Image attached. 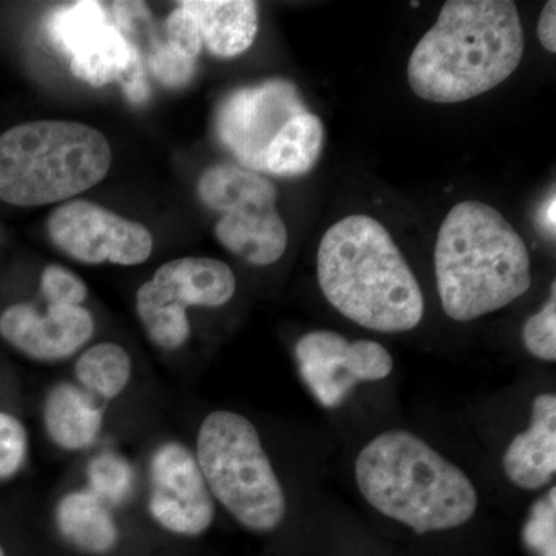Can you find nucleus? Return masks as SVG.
<instances>
[{"mask_svg": "<svg viewBox=\"0 0 556 556\" xmlns=\"http://www.w3.org/2000/svg\"><path fill=\"white\" fill-rule=\"evenodd\" d=\"M525 31L510 0H448L408 62L413 93L457 104L495 89L521 64Z\"/></svg>", "mask_w": 556, "mask_h": 556, "instance_id": "1", "label": "nucleus"}, {"mask_svg": "<svg viewBox=\"0 0 556 556\" xmlns=\"http://www.w3.org/2000/svg\"><path fill=\"white\" fill-rule=\"evenodd\" d=\"M317 277L332 308L361 327L405 332L422 321L426 300L415 273L390 232L368 215H350L325 232Z\"/></svg>", "mask_w": 556, "mask_h": 556, "instance_id": "2", "label": "nucleus"}, {"mask_svg": "<svg viewBox=\"0 0 556 556\" xmlns=\"http://www.w3.org/2000/svg\"><path fill=\"white\" fill-rule=\"evenodd\" d=\"M434 270L442 308L456 321L506 308L532 287L526 241L481 201H463L448 212L438 232Z\"/></svg>", "mask_w": 556, "mask_h": 556, "instance_id": "3", "label": "nucleus"}, {"mask_svg": "<svg viewBox=\"0 0 556 556\" xmlns=\"http://www.w3.org/2000/svg\"><path fill=\"white\" fill-rule=\"evenodd\" d=\"M354 475L369 506L417 535L457 529L477 515L471 479L412 431L390 430L369 441Z\"/></svg>", "mask_w": 556, "mask_h": 556, "instance_id": "4", "label": "nucleus"}, {"mask_svg": "<svg viewBox=\"0 0 556 556\" xmlns=\"http://www.w3.org/2000/svg\"><path fill=\"white\" fill-rule=\"evenodd\" d=\"M112 148L94 127L33 121L0 135V201L30 207L60 203L108 177Z\"/></svg>", "mask_w": 556, "mask_h": 556, "instance_id": "5", "label": "nucleus"}, {"mask_svg": "<svg viewBox=\"0 0 556 556\" xmlns=\"http://www.w3.org/2000/svg\"><path fill=\"white\" fill-rule=\"evenodd\" d=\"M195 457L212 497L241 526L257 533L281 526L287 495L251 420L225 409L211 413L201 424Z\"/></svg>", "mask_w": 556, "mask_h": 556, "instance_id": "6", "label": "nucleus"}, {"mask_svg": "<svg viewBox=\"0 0 556 556\" xmlns=\"http://www.w3.org/2000/svg\"><path fill=\"white\" fill-rule=\"evenodd\" d=\"M199 195L222 214L215 237L232 254L252 265L268 266L287 251L288 229L276 207V186L257 172L215 164L201 175Z\"/></svg>", "mask_w": 556, "mask_h": 556, "instance_id": "7", "label": "nucleus"}, {"mask_svg": "<svg viewBox=\"0 0 556 556\" xmlns=\"http://www.w3.org/2000/svg\"><path fill=\"white\" fill-rule=\"evenodd\" d=\"M47 230L54 247L87 265L134 266L152 254L153 237L146 226L91 201L61 204L51 212Z\"/></svg>", "mask_w": 556, "mask_h": 556, "instance_id": "8", "label": "nucleus"}, {"mask_svg": "<svg viewBox=\"0 0 556 556\" xmlns=\"http://www.w3.org/2000/svg\"><path fill=\"white\" fill-rule=\"evenodd\" d=\"M308 112L294 84L273 79L244 87L219 105L215 129L219 141L248 170H263L265 152L278 130Z\"/></svg>", "mask_w": 556, "mask_h": 556, "instance_id": "9", "label": "nucleus"}, {"mask_svg": "<svg viewBox=\"0 0 556 556\" xmlns=\"http://www.w3.org/2000/svg\"><path fill=\"white\" fill-rule=\"evenodd\" d=\"M149 510L164 529L182 536H199L215 518L195 455L178 442H166L150 460Z\"/></svg>", "mask_w": 556, "mask_h": 556, "instance_id": "10", "label": "nucleus"}, {"mask_svg": "<svg viewBox=\"0 0 556 556\" xmlns=\"http://www.w3.org/2000/svg\"><path fill=\"white\" fill-rule=\"evenodd\" d=\"M93 331V317L83 306L49 305L40 314L28 303H14L0 313V338L35 361L73 356L89 342Z\"/></svg>", "mask_w": 556, "mask_h": 556, "instance_id": "11", "label": "nucleus"}, {"mask_svg": "<svg viewBox=\"0 0 556 556\" xmlns=\"http://www.w3.org/2000/svg\"><path fill=\"white\" fill-rule=\"evenodd\" d=\"M351 343L339 332L318 329L295 345L300 376L325 408L342 405L357 386Z\"/></svg>", "mask_w": 556, "mask_h": 556, "instance_id": "12", "label": "nucleus"}, {"mask_svg": "<svg viewBox=\"0 0 556 556\" xmlns=\"http://www.w3.org/2000/svg\"><path fill=\"white\" fill-rule=\"evenodd\" d=\"M508 481L522 490H540L556 473V396L543 393L532 405L530 426L511 439L503 456Z\"/></svg>", "mask_w": 556, "mask_h": 556, "instance_id": "13", "label": "nucleus"}, {"mask_svg": "<svg viewBox=\"0 0 556 556\" xmlns=\"http://www.w3.org/2000/svg\"><path fill=\"white\" fill-rule=\"evenodd\" d=\"M152 281L185 308H219L230 302L237 289L232 269L208 257L172 260L156 269Z\"/></svg>", "mask_w": 556, "mask_h": 556, "instance_id": "14", "label": "nucleus"}, {"mask_svg": "<svg viewBox=\"0 0 556 556\" xmlns=\"http://www.w3.org/2000/svg\"><path fill=\"white\" fill-rule=\"evenodd\" d=\"M185 5L199 22L201 42L214 56H240L254 43L258 7L251 0H188Z\"/></svg>", "mask_w": 556, "mask_h": 556, "instance_id": "15", "label": "nucleus"}, {"mask_svg": "<svg viewBox=\"0 0 556 556\" xmlns=\"http://www.w3.org/2000/svg\"><path fill=\"white\" fill-rule=\"evenodd\" d=\"M104 412L94 397L73 383L51 388L43 405L47 433L61 448L83 450L100 434Z\"/></svg>", "mask_w": 556, "mask_h": 556, "instance_id": "16", "label": "nucleus"}, {"mask_svg": "<svg viewBox=\"0 0 556 556\" xmlns=\"http://www.w3.org/2000/svg\"><path fill=\"white\" fill-rule=\"evenodd\" d=\"M56 525L72 546L108 554L118 543V527L108 506L90 492H70L56 507Z\"/></svg>", "mask_w": 556, "mask_h": 556, "instance_id": "17", "label": "nucleus"}, {"mask_svg": "<svg viewBox=\"0 0 556 556\" xmlns=\"http://www.w3.org/2000/svg\"><path fill=\"white\" fill-rule=\"evenodd\" d=\"M324 146V123L313 113H300L270 141L263 170L277 177H302L316 166Z\"/></svg>", "mask_w": 556, "mask_h": 556, "instance_id": "18", "label": "nucleus"}, {"mask_svg": "<svg viewBox=\"0 0 556 556\" xmlns=\"http://www.w3.org/2000/svg\"><path fill=\"white\" fill-rule=\"evenodd\" d=\"M138 58L141 56L137 47L109 24L79 43L70 67L83 83L102 87L123 78Z\"/></svg>", "mask_w": 556, "mask_h": 556, "instance_id": "19", "label": "nucleus"}, {"mask_svg": "<svg viewBox=\"0 0 556 556\" xmlns=\"http://www.w3.org/2000/svg\"><path fill=\"white\" fill-rule=\"evenodd\" d=\"M137 313L149 339L163 350H177L190 336L188 314L181 303L170 299L152 280L137 292Z\"/></svg>", "mask_w": 556, "mask_h": 556, "instance_id": "20", "label": "nucleus"}, {"mask_svg": "<svg viewBox=\"0 0 556 556\" xmlns=\"http://www.w3.org/2000/svg\"><path fill=\"white\" fill-rule=\"evenodd\" d=\"M75 375L91 396L105 401L118 397L130 382L129 353L116 343L104 342L89 348L76 362Z\"/></svg>", "mask_w": 556, "mask_h": 556, "instance_id": "21", "label": "nucleus"}, {"mask_svg": "<svg viewBox=\"0 0 556 556\" xmlns=\"http://www.w3.org/2000/svg\"><path fill=\"white\" fill-rule=\"evenodd\" d=\"M109 25L108 13L100 2H78L53 11L47 30L54 46L72 56L83 40Z\"/></svg>", "mask_w": 556, "mask_h": 556, "instance_id": "22", "label": "nucleus"}, {"mask_svg": "<svg viewBox=\"0 0 556 556\" xmlns=\"http://www.w3.org/2000/svg\"><path fill=\"white\" fill-rule=\"evenodd\" d=\"M90 493L108 506L126 503L134 492V468L126 457L118 453L105 452L94 456L87 468Z\"/></svg>", "mask_w": 556, "mask_h": 556, "instance_id": "23", "label": "nucleus"}, {"mask_svg": "<svg viewBox=\"0 0 556 556\" xmlns=\"http://www.w3.org/2000/svg\"><path fill=\"white\" fill-rule=\"evenodd\" d=\"M522 541L527 551L535 556H556V489L540 497L522 529Z\"/></svg>", "mask_w": 556, "mask_h": 556, "instance_id": "24", "label": "nucleus"}, {"mask_svg": "<svg viewBox=\"0 0 556 556\" xmlns=\"http://www.w3.org/2000/svg\"><path fill=\"white\" fill-rule=\"evenodd\" d=\"M522 340L533 357L544 362L556 361V288L552 285L551 299L522 328Z\"/></svg>", "mask_w": 556, "mask_h": 556, "instance_id": "25", "label": "nucleus"}, {"mask_svg": "<svg viewBox=\"0 0 556 556\" xmlns=\"http://www.w3.org/2000/svg\"><path fill=\"white\" fill-rule=\"evenodd\" d=\"M153 76L170 89L188 86L197 72L195 58L170 42L159 43L149 58Z\"/></svg>", "mask_w": 556, "mask_h": 556, "instance_id": "26", "label": "nucleus"}, {"mask_svg": "<svg viewBox=\"0 0 556 556\" xmlns=\"http://www.w3.org/2000/svg\"><path fill=\"white\" fill-rule=\"evenodd\" d=\"M28 434L16 416L0 409V482L16 477L27 460Z\"/></svg>", "mask_w": 556, "mask_h": 556, "instance_id": "27", "label": "nucleus"}, {"mask_svg": "<svg viewBox=\"0 0 556 556\" xmlns=\"http://www.w3.org/2000/svg\"><path fill=\"white\" fill-rule=\"evenodd\" d=\"M40 291L53 306H80L87 299L86 283L60 265H50L42 270Z\"/></svg>", "mask_w": 556, "mask_h": 556, "instance_id": "28", "label": "nucleus"}, {"mask_svg": "<svg viewBox=\"0 0 556 556\" xmlns=\"http://www.w3.org/2000/svg\"><path fill=\"white\" fill-rule=\"evenodd\" d=\"M166 33L167 42L174 43L195 60L200 56L203 42H201L199 22L185 2H179L177 9L167 17Z\"/></svg>", "mask_w": 556, "mask_h": 556, "instance_id": "29", "label": "nucleus"}, {"mask_svg": "<svg viewBox=\"0 0 556 556\" xmlns=\"http://www.w3.org/2000/svg\"><path fill=\"white\" fill-rule=\"evenodd\" d=\"M119 83L123 84L124 93L134 104H144L149 100L150 89L141 58L134 62L129 72L119 79Z\"/></svg>", "mask_w": 556, "mask_h": 556, "instance_id": "30", "label": "nucleus"}, {"mask_svg": "<svg viewBox=\"0 0 556 556\" xmlns=\"http://www.w3.org/2000/svg\"><path fill=\"white\" fill-rule=\"evenodd\" d=\"M538 38L548 53L556 51V2L551 0L541 11L538 20Z\"/></svg>", "mask_w": 556, "mask_h": 556, "instance_id": "31", "label": "nucleus"}, {"mask_svg": "<svg viewBox=\"0 0 556 556\" xmlns=\"http://www.w3.org/2000/svg\"><path fill=\"white\" fill-rule=\"evenodd\" d=\"M555 208H556L555 195H552L551 199L547 200V203L544 204V207L541 208V212H540L541 226H543V228L546 229L548 233H552V237L555 236V225H556Z\"/></svg>", "mask_w": 556, "mask_h": 556, "instance_id": "32", "label": "nucleus"}, {"mask_svg": "<svg viewBox=\"0 0 556 556\" xmlns=\"http://www.w3.org/2000/svg\"><path fill=\"white\" fill-rule=\"evenodd\" d=\"M0 556H9L7 555L5 548H3L2 544H0Z\"/></svg>", "mask_w": 556, "mask_h": 556, "instance_id": "33", "label": "nucleus"}]
</instances>
